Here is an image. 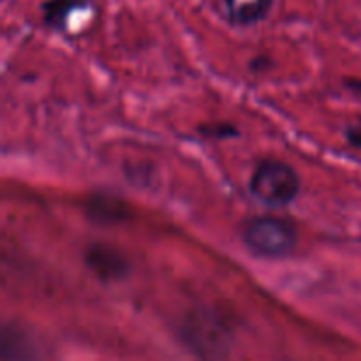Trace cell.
Segmentation results:
<instances>
[{
	"mask_svg": "<svg viewBox=\"0 0 361 361\" xmlns=\"http://www.w3.org/2000/svg\"><path fill=\"white\" fill-rule=\"evenodd\" d=\"M298 176L291 166L279 161H264L250 178V192L268 207H284L298 192Z\"/></svg>",
	"mask_w": 361,
	"mask_h": 361,
	"instance_id": "obj_1",
	"label": "cell"
},
{
	"mask_svg": "<svg viewBox=\"0 0 361 361\" xmlns=\"http://www.w3.org/2000/svg\"><path fill=\"white\" fill-rule=\"evenodd\" d=\"M245 243L264 257H281L291 252L296 243L293 224L277 217H257L243 229Z\"/></svg>",
	"mask_w": 361,
	"mask_h": 361,
	"instance_id": "obj_2",
	"label": "cell"
},
{
	"mask_svg": "<svg viewBox=\"0 0 361 361\" xmlns=\"http://www.w3.org/2000/svg\"><path fill=\"white\" fill-rule=\"evenodd\" d=\"M87 263L101 279H120L127 274V263L118 250L108 245H94L87 252Z\"/></svg>",
	"mask_w": 361,
	"mask_h": 361,
	"instance_id": "obj_3",
	"label": "cell"
},
{
	"mask_svg": "<svg viewBox=\"0 0 361 361\" xmlns=\"http://www.w3.org/2000/svg\"><path fill=\"white\" fill-rule=\"evenodd\" d=\"M271 0H226L229 20L238 25H252L267 16Z\"/></svg>",
	"mask_w": 361,
	"mask_h": 361,
	"instance_id": "obj_4",
	"label": "cell"
},
{
	"mask_svg": "<svg viewBox=\"0 0 361 361\" xmlns=\"http://www.w3.org/2000/svg\"><path fill=\"white\" fill-rule=\"evenodd\" d=\"M81 0H48L44 4V18L48 23L51 25H63V21L67 20V16L71 14V11L76 6H80Z\"/></svg>",
	"mask_w": 361,
	"mask_h": 361,
	"instance_id": "obj_5",
	"label": "cell"
},
{
	"mask_svg": "<svg viewBox=\"0 0 361 361\" xmlns=\"http://www.w3.org/2000/svg\"><path fill=\"white\" fill-rule=\"evenodd\" d=\"M345 136H348V141L353 145V147L361 148V118L356 120L355 123H351V126L348 127Z\"/></svg>",
	"mask_w": 361,
	"mask_h": 361,
	"instance_id": "obj_6",
	"label": "cell"
}]
</instances>
